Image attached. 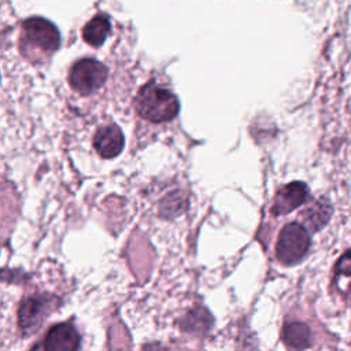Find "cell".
<instances>
[{
  "label": "cell",
  "mask_w": 351,
  "mask_h": 351,
  "mask_svg": "<svg viewBox=\"0 0 351 351\" xmlns=\"http://www.w3.org/2000/svg\"><path fill=\"white\" fill-rule=\"evenodd\" d=\"M308 199V186L302 181H293L278 189L274 196L271 213L282 215L293 211Z\"/></svg>",
  "instance_id": "6"
},
{
  "label": "cell",
  "mask_w": 351,
  "mask_h": 351,
  "mask_svg": "<svg viewBox=\"0 0 351 351\" xmlns=\"http://www.w3.org/2000/svg\"><path fill=\"white\" fill-rule=\"evenodd\" d=\"M310 243L307 229L298 222H291L285 225L278 234L276 256L284 265H295L307 254Z\"/></svg>",
  "instance_id": "3"
},
{
  "label": "cell",
  "mask_w": 351,
  "mask_h": 351,
  "mask_svg": "<svg viewBox=\"0 0 351 351\" xmlns=\"http://www.w3.org/2000/svg\"><path fill=\"white\" fill-rule=\"evenodd\" d=\"M55 298L48 295L26 298L18 313L19 326L27 333L37 329L55 307Z\"/></svg>",
  "instance_id": "5"
},
{
  "label": "cell",
  "mask_w": 351,
  "mask_h": 351,
  "mask_svg": "<svg viewBox=\"0 0 351 351\" xmlns=\"http://www.w3.org/2000/svg\"><path fill=\"white\" fill-rule=\"evenodd\" d=\"M107 78V69L96 59L84 58L77 60L69 71L70 86L81 93L90 95L96 92Z\"/></svg>",
  "instance_id": "4"
},
{
  "label": "cell",
  "mask_w": 351,
  "mask_h": 351,
  "mask_svg": "<svg viewBox=\"0 0 351 351\" xmlns=\"http://www.w3.org/2000/svg\"><path fill=\"white\" fill-rule=\"evenodd\" d=\"M134 106L137 112L151 122L170 121L180 110L177 96L155 82H148L138 90Z\"/></svg>",
  "instance_id": "2"
},
{
  "label": "cell",
  "mask_w": 351,
  "mask_h": 351,
  "mask_svg": "<svg viewBox=\"0 0 351 351\" xmlns=\"http://www.w3.org/2000/svg\"><path fill=\"white\" fill-rule=\"evenodd\" d=\"M330 206L326 203H315L303 211V217L313 230L322 228L330 218Z\"/></svg>",
  "instance_id": "11"
},
{
  "label": "cell",
  "mask_w": 351,
  "mask_h": 351,
  "mask_svg": "<svg viewBox=\"0 0 351 351\" xmlns=\"http://www.w3.org/2000/svg\"><path fill=\"white\" fill-rule=\"evenodd\" d=\"M81 337L77 329L67 322L52 326L44 340L47 351H78Z\"/></svg>",
  "instance_id": "7"
},
{
  "label": "cell",
  "mask_w": 351,
  "mask_h": 351,
  "mask_svg": "<svg viewBox=\"0 0 351 351\" xmlns=\"http://www.w3.org/2000/svg\"><path fill=\"white\" fill-rule=\"evenodd\" d=\"M30 351H47V350H45L44 344H37V346H36V347H33Z\"/></svg>",
  "instance_id": "13"
},
{
  "label": "cell",
  "mask_w": 351,
  "mask_h": 351,
  "mask_svg": "<svg viewBox=\"0 0 351 351\" xmlns=\"http://www.w3.org/2000/svg\"><path fill=\"white\" fill-rule=\"evenodd\" d=\"M111 30V23L107 15L97 14L95 15L82 29V38L86 44L92 47H100L107 38Z\"/></svg>",
  "instance_id": "10"
},
{
  "label": "cell",
  "mask_w": 351,
  "mask_h": 351,
  "mask_svg": "<svg viewBox=\"0 0 351 351\" xmlns=\"http://www.w3.org/2000/svg\"><path fill=\"white\" fill-rule=\"evenodd\" d=\"M123 134L117 125H106L97 129L93 137V147L101 158H115L123 148Z\"/></svg>",
  "instance_id": "8"
},
{
  "label": "cell",
  "mask_w": 351,
  "mask_h": 351,
  "mask_svg": "<svg viewBox=\"0 0 351 351\" xmlns=\"http://www.w3.org/2000/svg\"><path fill=\"white\" fill-rule=\"evenodd\" d=\"M60 36L55 25L44 18H29L22 23L19 44L22 53L33 62L51 56L59 47Z\"/></svg>",
  "instance_id": "1"
},
{
  "label": "cell",
  "mask_w": 351,
  "mask_h": 351,
  "mask_svg": "<svg viewBox=\"0 0 351 351\" xmlns=\"http://www.w3.org/2000/svg\"><path fill=\"white\" fill-rule=\"evenodd\" d=\"M336 274L337 276H351V251L344 254L336 265Z\"/></svg>",
  "instance_id": "12"
},
{
  "label": "cell",
  "mask_w": 351,
  "mask_h": 351,
  "mask_svg": "<svg viewBox=\"0 0 351 351\" xmlns=\"http://www.w3.org/2000/svg\"><path fill=\"white\" fill-rule=\"evenodd\" d=\"M281 337L285 346L293 351L307 348L311 341L310 329L303 322H287L282 328Z\"/></svg>",
  "instance_id": "9"
}]
</instances>
